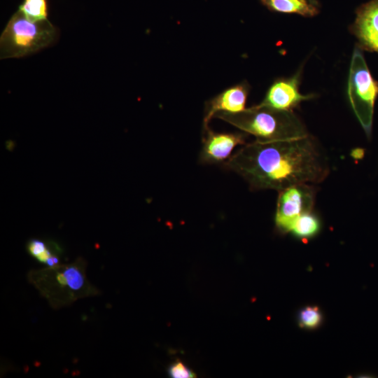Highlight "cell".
<instances>
[{
  "instance_id": "7c38bea8",
  "label": "cell",
  "mask_w": 378,
  "mask_h": 378,
  "mask_svg": "<svg viewBox=\"0 0 378 378\" xmlns=\"http://www.w3.org/2000/svg\"><path fill=\"white\" fill-rule=\"evenodd\" d=\"M321 229L320 218L313 210L304 213L296 219L290 234L301 241H307L315 237Z\"/></svg>"
},
{
  "instance_id": "8992f818",
  "label": "cell",
  "mask_w": 378,
  "mask_h": 378,
  "mask_svg": "<svg viewBox=\"0 0 378 378\" xmlns=\"http://www.w3.org/2000/svg\"><path fill=\"white\" fill-rule=\"evenodd\" d=\"M274 214L275 230L279 234H290L296 219L313 211L316 190L314 184L294 185L278 191Z\"/></svg>"
},
{
  "instance_id": "9a60e30c",
  "label": "cell",
  "mask_w": 378,
  "mask_h": 378,
  "mask_svg": "<svg viewBox=\"0 0 378 378\" xmlns=\"http://www.w3.org/2000/svg\"><path fill=\"white\" fill-rule=\"evenodd\" d=\"M46 0H24L19 9L27 18L36 21L47 19Z\"/></svg>"
},
{
  "instance_id": "ba28073f",
  "label": "cell",
  "mask_w": 378,
  "mask_h": 378,
  "mask_svg": "<svg viewBox=\"0 0 378 378\" xmlns=\"http://www.w3.org/2000/svg\"><path fill=\"white\" fill-rule=\"evenodd\" d=\"M300 77L299 71L293 77L274 80L259 104L279 111H293L302 101L314 97L313 94L300 92Z\"/></svg>"
},
{
  "instance_id": "3957f363",
  "label": "cell",
  "mask_w": 378,
  "mask_h": 378,
  "mask_svg": "<svg viewBox=\"0 0 378 378\" xmlns=\"http://www.w3.org/2000/svg\"><path fill=\"white\" fill-rule=\"evenodd\" d=\"M57 37L47 19L31 20L20 10L10 18L0 38V58L20 57L46 48Z\"/></svg>"
},
{
  "instance_id": "4fadbf2b",
  "label": "cell",
  "mask_w": 378,
  "mask_h": 378,
  "mask_svg": "<svg viewBox=\"0 0 378 378\" xmlns=\"http://www.w3.org/2000/svg\"><path fill=\"white\" fill-rule=\"evenodd\" d=\"M29 253L39 262L46 264L48 267L59 265V257L53 253L48 244L38 239H31L27 245Z\"/></svg>"
},
{
  "instance_id": "30bf717a",
  "label": "cell",
  "mask_w": 378,
  "mask_h": 378,
  "mask_svg": "<svg viewBox=\"0 0 378 378\" xmlns=\"http://www.w3.org/2000/svg\"><path fill=\"white\" fill-rule=\"evenodd\" d=\"M249 92V85L242 82L231 86L210 100L205 105L203 128L209 127V122L218 112L238 113L246 108Z\"/></svg>"
},
{
  "instance_id": "2e32d148",
  "label": "cell",
  "mask_w": 378,
  "mask_h": 378,
  "mask_svg": "<svg viewBox=\"0 0 378 378\" xmlns=\"http://www.w3.org/2000/svg\"><path fill=\"white\" fill-rule=\"evenodd\" d=\"M168 374L172 378L196 377L195 372L181 360H176L168 368Z\"/></svg>"
},
{
  "instance_id": "e0dca14e",
  "label": "cell",
  "mask_w": 378,
  "mask_h": 378,
  "mask_svg": "<svg viewBox=\"0 0 378 378\" xmlns=\"http://www.w3.org/2000/svg\"><path fill=\"white\" fill-rule=\"evenodd\" d=\"M364 155L363 149L356 148L352 150L351 156L356 159H360Z\"/></svg>"
},
{
  "instance_id": "6da1fadb",
  "label": "cell",
  "mask_w": 378,
  "mask_h": 378,
  "mask_svg": "<svg viewBox=\"0 0 378 378\" xmlns=\"http://www.w3.org/2000/svg\"><path fill=\"white\" fill-rule=\"evenodd\" d=\"M223 166L242 177L251 190H275L323 182L329 160L311 135L277 141L244 144Z\"/></svg>"
},
{
  "instance_id": "7a4b0ae2",
  "label": "cell",
  "mask_w": 378,
  "mask_h": 378,
  "mask_svg": "<svg viewBox=\"0 0 378 378\" xmlns=\"http://www.w3.org/2000/svg\"><path fill=\"white\" fill-rule=\"evenodd\" d=\"M214 118L253 135L259 141L291 140L309 135L305 125L293 111H279L260 104L238 113L218 112Z\"/></svg>"
},
{
  "instance_id": "277c9868",
  "label": "cell",
  "mask_w": 378,
  "mask_h": 378,
  "mask_svg": "<svg viewBox=\"0 0 378 378\" xmlns=\"http://www.w3.org/2000/svg\"><path fill=\"white\" fill-rule=\"evenodd\" d=\"M347 94L351 108L365 132H372L378 82L372 77L361 48L356 47L349 68Z\"/></svg>"
},
{
  "instance_id": "52a82bcc",
  "label": "cell",
  "mask_w": 378,
  "mask_h": 378,
  "mask_svg": "<svg viewBox=\"0 0 378 378\" xmlns=\"http://www.w3.org/2000/svg\"><path fill=\"white\" fill-rule=\"evenodd\" d=\"M247 134L245 132H216L209 127L203 128L202 145L199 160L202 164L225 163L230 158L233 150L239 145H244Z\"/></svg>"
},
{
  "instance_id": "ac0fdd59",
  "label": "cell",
  "mask_w": 378,
  "mask_h": 378,
  "mask_svg": "<svg viewBox=\"0 0 378 378\" xmlns=\"http://www.w3.org/2000/svg\"><path fill=\"white\" fill-rule=\"evenodd\" d=\"M311 3L317 5V3L315 0H309Z\"/></svg>"
},
{
  "instance_id": "5b68a950",
  "label": "cell",
  "mask_w": 378,
  "mask_h": 378,
  "mask_svg": "<svg viewBox=\"0 0 378 378\" xmlns=\"http://www.w3.org/2000/svg\"><path fill=\"white\" fill-rule=\"evenodd\" d=\"M38 275L42 280L38 279L36 285L43 294L55 303L59 297V303L63 304L94 292L81 263L48 267Z\"/></svg>"
},
{
  "instance_id": "9c48e42d",
  "label": "cell",
  "mask_w": 378,
  "mask_h": 378,
  "mask_svg": "<svg viewBox=\"0 0 378 378\" xmlns=\"http://www.w3.org/2000/svg\"><path fill=\"white\" fill-rule=\"evenodd\" d=\"M351 31L361 49L378 53V0H371L357 9Z\"/></svg>"
},
{
  "instance_id": "8fae6325",
  "label": "cell",
  "mask_w": 378,
  "mask_h": 378,
  "mask_svg": "<svg viewBox=\"0 0 378 378\" xmlns=\"http://www.w3.org/2000/svg\"><path fill=\"white\" fill-rule=\"evenodd\" d=\"M271 10L282 13H294L304 17H313L318 14L316 4L309 0H260Z\"/></svg>"
},
{
  "instance_id": "5bb4252c",
  "label": "cell",
  "mask_w": 378,
  "mask_h": 378,
  "mask_svg": "<svg viewBox=\"0 0 378 378\" xmlns=\"http://www.w3.org/2000/svg\"><path fill=\"white\" fill-rule=\"evenodd\" d=\"M323 314L316 305H307L300 309L297 315V322L300 328L308 330L318 329L323 322Z\"/></svg>"
}]
</instances>
